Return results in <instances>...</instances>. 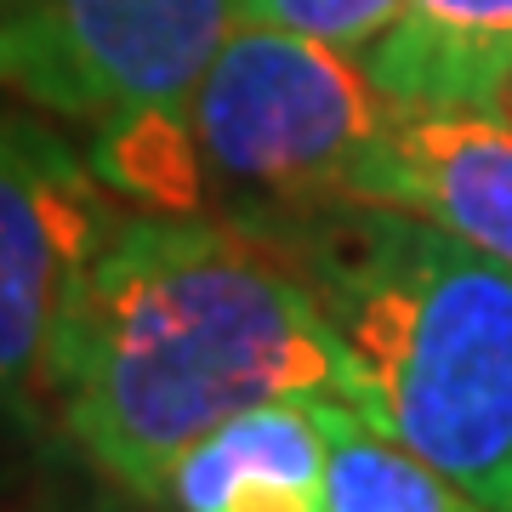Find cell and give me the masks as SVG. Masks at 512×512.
I'll return each instance as SVG.
<instances>
[{"instance_id": "cell-11", "label": "cell", "mask_w": 512, "mask_h": 512, "mask_svg": "<svg viewBox=\"0 0 512 512\" xmlns=\"http://www.w3.org/2000/svg\"><path fill=\"white\" fill-rule=\"evenodd\" d=\"M18 512H148V501L120 490L74 444H63V450H40L29 490L18 495Z\"/></svg>"}, {"instance_id": "cell-7", "label": "cell", "mask_w": 512, "mask_h": 512, "mask_svg": "<svg viewBox=\"0 0 512 512\" xmlns=\"http://www.w3.org/2000/svg\"><path fill=\"white\" fill-rule=\"evenodd\" d=\"M393 120L495 114L512 92V0H404L359 52Z\"/></svg>"}, {"instance_id": "cell-6", "label": "cell", "mask_w": 512, "mask_h": 512, "mask_svg": "<svg viewBox=\"0 0 512 512\" xmlns=\"http://www.w3.org/2000/svg\"><path fill=\"white\" fill-rule=\"evenodd\" d=\"M348 200L416 211L512 262V126L495 114L393 120L359 154Z\"/></svg>"}, {"instance_id": "cell-10", "label": "cell", "mask_w": 512, "mask_h": 512, "mask_svg": "<svg viewBox=\"0 0 512 512\" xmlns=\"http://www.w3.org/2000/svg\"><path fill=\"white\" fill-rule=\"evenodd\" d=\"M404 0H234V23H262L285 35H308L336 52H365L387 23L399 18Z\"/></svg>"}, {"instance_id": "cell-9", "label": "cell", "mask_w": 512, "mask_h": 512, "mask_svg": "<svg viewBox=\"0 0 512 512\" xmlns=\"http://www.w3.org/2000/svg\"><path fill=\"white\" fill-rule=\"evenodd\" d=\"M325 427V501L330 512H490L456 478L376 433L342 399H313Z\"/></svg>"}, {"instance_id": "cell-1", "label": "cell", "mask_w": 512, "mask_h": 512, "mask_svg": "<svg viewBox=\"0 0 512 512\" xmlns=\"http://www.w3.org/2000/svg\"><path fill=\"white\" fill-rule=\"evenodd\" d=\"M40 399L57 439L148 507L239 410L342 399L325 313L274 239L205 211H114L57 308Z\"/></svg>"}, {"instance_id": "cell-4", "label": "cell", "mask_w": 512, "mask_h": 512, "mask_svg": "<svg viewBox=\"0 0 512 512\" xmlns=\"http://www.w3.org/2000/svg\"><path fill=\"white\" fill-rule=\"evenodd\" d=\"M234 0H0V86L69 126L183 109Z\"/></svg>"}, {"instance_id": "cell-5", "label": "cell", "mask_w": 512, "mask_h": 512, "mask_svg": "<svg viewBox=\"0 0 512 512\" xmlns=\"http://www.w3.org/2000/svg\"><path fill=\"white\" fill-rule=\"evenodd\" d=\"M109 217L92 165L18 97H0V410L52 421L40 399L46 342Z\"/></svg>"}, {"instance_id": "cell-3", "label": "cell", "mask_w": 512, "mask_h": 512, "mask_svg": "<svg viewBox=\"0 0 512 512\" xmlns=\"http://www.w3.org/2000/svg\"><path fill=\"white\" fill-rule=\"evenodd\" d=\"M387 126L393 114L353 52L234 23L200 86L171 114L165 211L256 222L348 200L353 165Z\"/></svg>"}, {"instance_id": "cell-2", "label": "cell", "mask_w": 512, "mask_h": 512, "mask_svg": "<svg viewBox=\"0 0 512 512\" xmlns=\"http://www.w3.org/2000/svg\"><path fill=\"white\" fill-rule=\"evenodd\" d=\"M239 228L274 239L313 291L342 404L490 512H512V262L376 200Z\"/></svg>"}, {"instance_id": "cell-8", "label": "cell", "mask_w": 512, "mask_h": 512, "mask_svg": "<svg viewBox=\"0 0 512 512\" xmlns=\"http://www.w3.org/2000/svg\"><path fill=\"white\" fill-rule=\"evenodd\" d=\"M171 512H330L313 399H274L211 427L165 484Z\"/></svg>"}, {"instance_id": "cell-12", "label": "cell", "mask_w": 512, "mask_h": 512, "mask_svg": "<svg viewBox=\"0 0 512 512\" xmlns=\"http://www.w3.org/2000/svg\"><path fill=\"white\" fill-rule=\"evenodd\" d=\"M40 433H46V421L0 410V512H18V495L29 490V473L40 461H29V439H40Z\"/></svg>"}, {"instance_id": "cell-13", "label": "cell", "mask_w": 512, "mask_h": 512, "mask_svg": "<svg viewBox=\"0 0 512 512\" xmlns=\"http://www.w3.org/2000/svg\"><path fill=\"white\" fill-rule=\"evenodd\" d=\"M501 120H507V126H512V92H507V109H501Z\"/></svg>"}]
</instances>
